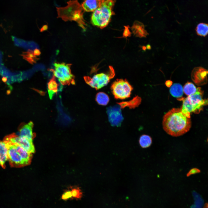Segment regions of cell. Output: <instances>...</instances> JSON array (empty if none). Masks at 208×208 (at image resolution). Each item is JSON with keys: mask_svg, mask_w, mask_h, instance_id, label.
Listing matches in <instances>:
<instances>
[{"mask_svg": "<svg viewBox=\"0 0 208 208\" xmlns=\"http://www.w3.org/2000/svg\"><path fill=\"white\" fill-rule=\"evenodd\" d=\"M162 124L164 130L167 134L178 137L190 130L191 122L190 118L184 114L181 108H173L164 115Z\"/></svg>", "mask_w": 208, "mask_h": 208, "instance_id": "6da1fadb", "label": "cell"}, {"mask_svg": "<svg viewBox=\"0 0 208 208\" xmlns=\"http://www.w3.org/2000/svg\"><path fill=\"white\" fill-rule=\"evenodd\" d=\"M4 142L7 149L8 160L11 167H21L30 164L32 154L29 153L17 144Z\"/></svg>", "mask_w": 208, "mask_h": 208, "instance_id": "7a4b0ae2", "label": "cell"}, {"mask_svg": "<svg viewBox=\"0 0 208 208\" xmlns=\"http://www.w3.org/2000/svg\"><path fill=\"white\" fill-rule=\"evenodd\" d=\"M115 2L112 0L102 1L100 6L92 14L91 22L93 25L101 29L108 25L114 14L113 8Z\"/></svg>", "mask_w": 208, "mask_h": 208, "instance_id": "3957f363", "label": "cell"}, {"mask_svg": "<svg viewBox=\"0 0 208 208\" xmlns=\"http://www.w3.org/2000/svg\"><path fill=\"white\" fill-rule=\"evenodd\" d=\"M203 94L200 88H198L197 91L194 94L186 98H181L180 99L183 101L181 108L182 112L189 118H190L191 113H199L204 105L208 104V100L203 99Z\"/></svg>", "mask_w": 208, "mask_h": 208, "instance_id": "277c9868", "label": "cell"}, {"mask_svg": "<svg viewBox=\"0 0 208 208\" xmlns=\"http://www.w3.org/2000/svg\"><path fill=\"white\" fill-rule=\"evenodd\" d=\"M64 7H57V17L65 21L74 20L77 21L81 17V5L77 1H70Z\"/></svg>", "mask_w": 208, "mask_h": 208, "instance_id": "5b68a950", "label": "cell"}, {"mask_svg": "<svg viewBox=\"0 0 208 208\" xmlns=\"http://www.w3.org/2000/svg\"><path fill=\"white\" fill-rule=\"evenodd\" d=\"M71 65L64 62H55L54 64L55 69L51 70L62 85L75 84V77L71 70Z\"/></svg>", "mask_w": 208, "mask_h": 208, "instance_id": "8992f818", "label": "cell"}, {"mask_svg": "<svg viewBox=\"0 0 208 208\" xmlns=\"http://www.w3.org/2000/svg\"><path fill=\"white\" fill-rule=\"evenodd\" d=\"M115 75L113 68L110 66L108 71L106 73H98L94 75L92 77L86 76L84 77V79L86 83L97 90L107 85Z\"/></svg>", "mask_w": 208, "mask_h": 208, "instance_id": "52a82bcc", "label": "cell"}, {"mask_svg": "<svg viewBox=\"0 0 208 208\" xmlns=\"http://www.w3.org/2000/svg\"><path fill=\"white\" fill-rule=\"evenodd\" d=\"M111 90L116 99H123L129 97L133 88L126 79H117L111 86Z\"/></svg>", "mask_w": 208, "mask_h": 208, "instance_id": "ba28073f", "label": "cell"}, {"mask_svg": "<svg viewBox=\"0 0 208 208\" xmlns=\"http://www.w3.org/2000/svg\"><path fill=\"white\" fill-rule=\"evenodd\" d=\"M3 141L17 144L31 154L34 153L35 151L32 140H29L25 138L20 137L14 133L5 136Z\"/></svg>", "mask_w": 208, "mask_h": 208, "instance_id": "9c48e42d", "label": "cell"}, {"mask_svg": "<svg viewBox=\"0 0 208 208\" xmlns=\"http://www.w3.org/2000/svg\"><path fill=\"white\" fill-rule=\"evenodd\" d=\"M121 107L119 105L109 106L107 108V112L109 120L111 125L114 126L120 125L123 118L121 113Z\"/></svg>", "mask_w": 208, "mask_h": 208, "instance_id": "30bf717a", "label": "cell"}, {"mask_svg": "<svg viewBox=\"0 0 208 208\" xmlns=\"http://www.w3.org/2000/svg\"><path fill=\"white\" fill-rule=\"evenodd\" d=\"M33 124L32 122L23 125L19 129V136L33 141L35 136V134L33 132Z\"/></svg>", "mask_w": 208, "mask_h": 208, "instance_id": "8fae6325", "label": "cell"}, {"mask_svg": "<svg viewBox=\"0 0 208 208\" xmlns=\"http://www.w3.org/2000/svg\"><path fill=\"white\" fill-rule=\"evenodd\" d=\"M132 30L136 36L140 38L146 37L148 34L144 29V24L138 21H135L132 27Z\"/></svg>", "mask_w": 208, "mask_h": 208, "instance_id": "7c38bea8", "label": "cell"}, {"mask_svg": "<svg viewBox=\"0 0 208 208\" xmlns=\"http://www.w3.org/2000/svg\"><path fill=\"white\" fill-rule=\"evenodd\" d=\"M56 80L55 77L53 75L49 80L47 84L48 93L49 98L52 99L54 95L59 90H60V86Z\"/></svg>", "mask_w": 208, "mask_h": 208, "instance_id": "4fadbf2b", "label": "cell"}, {"mask_svg": "<svg viewBox=\"0 0 208 208\" xmlns=\"http://www.w3.org/2000/svg\"><path fill=\"white\" fill-rule=\"evenodd\" d=\"M102 0H87L84 1L81 5L83 10L87 12L94 11L100 6Z\"/></svg>", "mask_w": 208, "mask_h": 208, "instance_id": "5bb4252c", "label": "cell"}, {"mask_svg": "<svg viewBox=\"0 0 208 208\" xmlns=\"http://www.w3.org/2000/svg\"><path fill=\"white\" fill-rule=\"evenodd\" d=\"M7 160V149L5 144L3 141H0V165L4 169Z\"/></svg>", "mask_w": 208, "mask_h": 208, "instance_id": "9a60e30c", "label": "cell"}, {"mask_svg": "<svg viewBox=\"0 0 208 208\" xmlns=\"http://www.w3.org/2000/svg\"><path fill=\"white\" fill-rule=\"evenodd\" d=\"M170 92L173 96L176 97H181L183 94V88L179 83H174L170 89Z\"/></svg>", "mask_w": 208, "mask_h": 208, "instance_id": "2e32d148", "label": "cell"}, {"mask_svg": "<svg viewBox=\"0 0 208 208\" xmlns=\"http://www.w3.org/2000/svg\"><path fill=\"white\" fill-rule=\"evenodd\" d=\"M22 55L25 59L31 64L36 62L38 59L37 56L34 55L33 51L30 49L23 52Z\"/></svg>", "mask_w": 208, "mask_h": 208, "instance_id": "e0dca14e", "label": "cell"}, {"mask_svg": "<svg viewBox=\"0 0 208 208\" xmlns=\"http://www.w3.org/2000/svg\"><path fill=\"white\" fill-rule=\"evenodd\" d=\"M96 100L98 104L100 105H105L109 101V96L103 92H99L96 96Z\"/></svg>", "mask_w": 208, "mask_h": 208, "instance_id": "ac0fdd59", "label": "cell"}, {"mask_svg": "<svg viewBox=\"0 0 208 208\" xmlns=\"http://www.w3.org/2000/svg\"><path fill=\"white\" fill-rule=\"evenodd\" d=\"M183 90L185 94L188 96L195 93L197 91V88L192 83L188 82L184 85Z\"/></svg>", "mask_w": 208, "mask_h": 208, "instance_id": "d6986e66", "label": "cell"}, {"mask_svg": "<svg viewBox=\"0 0 208 208\" xmlns=\"http://www.w3.org/2000/svg\"><path fill=\"white\" fill-rule=\"evenodd\" d=\"M18 42V45L28 49L34 50L39 48L38 45L35 42L32 41H26L20 40Z\"/></svg>", "mask_w": 208, "mask_h": 208, "instance_id": "ffe728a7", "label": "cell"}, {"mask_svg": "<svg viewBox=\"0 0 208 208\" xmlns=\"http://www.w3.org/2000/svg\"><path fill=\"white\" fill-rule=\"evenodd\" d=\"M152 142V138L148 135L144 134L140 138L139 143L141 146L144 148L149 147Z\"/></svg>", "mask_w": 208, "mask_h": 208, "instance_id": "44dd1931", "label": "cell"}, {"mask_svg": "<svg viewBox=\"0 0 208 208\" xmlns=\"http://www.w3.org/2000/svg\"><path fill=\"white\" fill-rule=\"evenodd\" d=\"M196 30L198 34L205 36L208 34V25L203 23H200L197 25Z\"/></svg>", "mask_w": 208, "mask_h": 208, "instance_id": "7402d4cb", "label": "cell"}, {"mask_svg": "<svg viewBox=\"0 0 208 208\" xmlns=\"http://www.w3.org/2000/svg\"><path fill=\"white\" fill-rule=\"evenodd\" d=\"M73 198L80 199L82 197V193L78 187H71L70 189Z\"/></svg>", "mask_w": 208, "mask_h": 208, "instance_id": "603a6c76", "label": "cell"}, {"mask_svg": "<svg viewBox=\"0 0 208 208\" xmlns=\"http://www.w3.org/2000/svg\"><path fill=\"white\" fill-rule=\"evenodd\" d=\"M61 198L64 201H67L70 199H72L70 190L68 189L65 190L61 196Z\"/></svg>", "mask_w": 208, "mask_h": 208, "instance_id": "cb8c5ba5", "label": "cell"}, {"mask_svg": "<svg viewBox=\"0 0 208 208\" xmlns=\"http://www.w3.org/2000/svg\"><path fill=\"white\" fill-rule=\"evenodd\" d=\"M200 172V170L197 168H193L191 169L187 174V176L188 177L190 175L195 174L197 173H199Z\"/></svg>", "mask_w": 208, "mask_h": 208, "instance_id": "d4e9b609", "label": "cell"}, {"mask_svg": "<svg viewBox=\"0 0 208 208\" xmlns=\"http://www.w3.org/2000/svg\"><path fill=\"white\" fill-rule=\"evenodd\" d=\"M33 51L34 55L36 56H39L41 54V52L38 49H35Z\"/></svg>", "mask_w": 208, "mask_h": 208, "instance_id": "484cf974", "label": "cell"}, {"mask_svg": "<svg viewBox=\"0 0 208 208\" xmlns=\"http://www.w3.org/2000/svg\"><path fill=\"white\" fill-rule=\"evenodd\" d=\"M48 28V26L47 25H43L42 27L40 29V32H42L45 30H47Z\"/></svg>", "mask_w": 208, "mask_h": 208, "instance_id": "4316f807", "label": "cell"}, {"mask_svg": "<svg viewBox=\"0 0 208 208\" xmlns=\"http://www.w3.org/2000/svg\"><path fill=\"white\" fill-rule=\"evenodd\" d=\"M146 49L148 50H150L151 49V46L150 44H147L146 46Z\"/></svg>", "mask_w": 208, "mask_h": 208, "instance_id": "83f0119b", "label": "cell"}, {"mask_svg": "<svg viewBox=\"0 0 208 208\" xmlns=\"http://www.w3.org/2000/svg\"><path fill=\"white\" fill-rule=\"evenodd\" d=\"M142 50L144 51H145L146 49V46H142Z\"/></svg>", "mask_w": 208, "mask_h": 208, "instance_id": "f1b7e54d", "label": "cell"}, {"mask_svg": "<svg viewBox=\"0 0 208 208\" xmlns=\"http://www.w3.org/2000/svg\"><path fill=\"white\" fill-rule=\"evenodd\" d=\"M203 208H208V202L205 203L203 207Z\"/></svg>", "mask_w": 208, "mask_h": 208, "instance_id": "f546056e", "label": "cell"}, {"mask_svg": "<svg viewBox=\"0 0 208 208\" xmlns=\"http://www.w3.org/2000/svg\"><path fill=\"white\" fill-rule=\"evenodd\" d=\"M2 80L3 81L5 82L7 80V78L5 77H3V78Z\"/></svg>", "mask_w": 208, "mask_h": 208, "instance_id": "4dcf8cb0", "label": "cell"}, {"mask_svg": "<svg viewBox=\"0 0 208 208\" xmlns=\"http://www.w3.org/2000/svg\"></svg>", "mask_w": 208, "mask_h": 208, "instance_id": "1f68e13d", "label": "cell"}]
</instances>
